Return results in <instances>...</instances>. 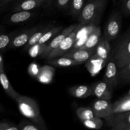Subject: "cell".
<instances>
[{
  "label": "cell",
  "mask_w": 130,
  "mask_h": 130,
  "mask_svg": "<svg viewBox=\"0 0 130 130\" xmlns=\"http://www.w3.org/2000/svg\"><path fill=\"white\" fill-rule=\"evenodd\" d=\"M0 130H20L19 126L6 120L0 121Z\"/></svg>",
  "instance_id": "32"
},
{
  "label": "cell",
  "mask_w": 130,
  "mask_h": 130,
  "mask_svg": "<svg viewBox=\"0 0 130 130\" xmlns=\"http://www.w3.org/2000/svg\"><path fill=\"white\" fill-rule=\"evenodd\" d=\"M119 69L115 62L110 58L106 66V70L104 76V81L108 84L110 88H113L118 85L119 82Z\"/></svg>",
  "instance_id": "10"
},
{
  "label": "cell",
  "mask_w": 130,
  "mask_h": 130,
  "mask_svg": "<svg viewBox=\"0 0 130 130\" xmlns=\"http://www.w3.org/2000/svg\"><path fill=\"white\" fill-rule=\"evenodd\" d=\"M36 67H37V65L36 64V63L35 64H34V63H32L29 67V73H30V74L32 75V76H36V77L37 74H38V72H39V71H35V70H34V69H36Z\"/></svg>",
  "instance_id": "35"
},
{
  "label": "cell",
  "mask_w": 130,
  "mask_h": 130,
  "mask_svg": "<svg viewBox=\"0 0 130 130\" xmlns=\"http://www.w3.org/2000/svg\"><path fill=\"white\" fill-rule=\"evenodd\" d=\"M4 111V108L3 107L2 105L0 104V112H3Z\"/></svg>",
  "instance_id": "39"
},
{
  "label": "cell",
  "mask_w": 130,
  "mask_h": 130,
  "mask_svg": "<svg viewBox=\"0 0 130 130\" xmlns=\"http://www.w3.org/2000/svg\"><path fill=\"white\" fill-rule=\"evenodd\" d=\"M22 116L36 124L41 130H47L46 123L40 112L39 105L34 99L20 95L15 100Z\"/></svg>",
  "instance_id": "1"
},
{
  "label": "cell",
  "mask_w": 130,
  "mask_h": 130,
  "mask_svg": "<svg viewBox=\"0 0 130 130\" xmlns=\"http://www.w3.org/2000/svg\"><path fill=\"white\" fill-rule=\"evenodd\" d=\"M47 45H48V43L40 44L38 43L29 48L28 50L29 55L31 57H36L38 55H41L46 49Z\"/></svg>",
  "instance_id": "30"
},
{
  "label": "cell",
  "mask_w": 130,
  "mask_h": 130,
  "mask_svg": "<svg viewBox=\"0 0 130 130\" xmlns=\"http://www.w3.org/2000/svg\"><path fill=\"white\" fill-rule=\"evenodd\" d=\"M72 0H56V5L60 10H65L70 6Z\"/></svg>",
  "instance_id": "33"
},
{
  "label": "cell",
  "mask_w": 130,
  "mask_h": 130,
  "mask_svg": "<svg viewBox=\"0 0 130 130\" xmlns=\"http://www.w3.org/2000/svg\"><path fill=\"white\" fill-rule=\"evenodd\" d=\"M122 10L126 15H130V0H121Z\"/></svg>",
  "instance_id": "34"
},
{
  "label": "cell",
  "mask_w": 130,
  "mask_h": 130,
  "mask_svg": "<svg viewBox=\"0 0 130 130\" xmlns=\"http://www.w3.org/2000/svg\"><path fill=\"white\" fill-rule=\"evenodd\" d=\"M14 0H0V10L5 7L6 5H8L10 3L12 2Z\"/></svg>",
  "instance_id": "36"
},
{
  "label": "cell",
  "mask_w": 130,
  "mask_h": 130,
  "mask_svg": "<svg viewBox=\"0 0 130 130\" xmlns=\"http://www.w3.org/2000/svg\"><path fill=\"white\" fill-rule=\"evenodd\" d=\"M127 95H128V96H130V90L128 91V93H127Z\"/></svg>",
  "instance_id": "41"
},
{
  "label": "cell",
  "mask_w": 130,
  "mask_h": 130,
  "mask_svg": "<svg viewBox=\"0 0 130 130\" xmlns=\"http://www.w3.org/2000/svg\"><path fill=\"white\" fill-rule=\"evenodd\" d=\"M62 26H58L55 27H51L44 35L42 36L40 40L39 41L38 43L40 44H44V43H48V41L50 39H53L57 34L60 32L62 30Z\"/></svg>",
  "instance_id": "27"
},
{
  "label": "cell",
  "mask_w": 130,
  "mask_h": 130,
  "mask_svg": "<svg viewBox=\"0 0 130 130\" xmlns=\"http://www.w3.org/2000/svg\"><path fill=\"white\" fill-rule=\"evenodd\" d=\"M129 130H130V128H129Z\"/></svg>",
  "instance_id": "43"
},
{
  "label": "cell",
  "mask_w": 130,
  "mask_h": 130,
  "mask_svg": "<svg viewBox=\"0 0 130 130\" xmlns=\"http://www.w3.org/2000/svg\"><path fill=\"white\" fill-rule=\"evenodd\" d=\"M86 4V0H72L71 3V13L72 17L78 19Z\"/></svg>",
  "instance_id": "25"
},
{
  "label": "cell",
  "mask_w": 130,
  "mask_h": 130,
  "mask_svg": "<svg viewBox=\"0 0 130 130\" xmlns=\"http://www.w3.org/2000/svg\"><path fill=\"white\" fill-rule=\"evenodd\" d=\"M39 27L36 26L34 27L27 29V30H22L20 32L17 33L16 32L9 46V49H16V48L25 46L30 37L38 29H39Z\"/></svg>",
  "instance_id": "9"
},
{
  "label": "cell",
  "mask_w": 130,
  "mask_h": 130,
  "mask_svg": "<svg viewBox=\"0 0 130 130\" xmlns=\"http://www.w3.org/2000/svg\"><path fill=\"white\" fill-rule=\"evenodd\" d=\"M34 14V13L31 11H15L9 17L8 22L10 24H20L31 19Z\"/></svg>",
  "instance_id": "20"
},
{
  "label": "cell",
  "mask_w": 130,
  "mask_h": 130,
  "mask_svg": "<svg viewBox=\"0 0 130 130\" xmlns=\"http://www.w3.org/2000/svg\"><path fill=\"white\" fill-rule=\"evenodd\" d=\"M42 3L39 2L38 0H22L18 2L14 6L13 11H31L33 9H35L40 6Z\"/></svg>",
  "instance_id": "21"
},
{
  "label": "cell",
  "mask_w": 130,
  "mask_h": 130,
  "mask_svg": "<svg viewBox=\"0 0 130 130\" xmlns=\"http://www.w3.org/2000/svg\"><path fill=\"white\" fill-rule=\"evenodd\" d=\"M55 1H56V0H46L45 2L47 3V4H48V5H50L51 3H52L53 2H54Z\"/></svg>",
  "instance_id": "38"
},
{
  "label": "cell",
  "mask_w": 130,
  "mask_h": 130,
  "mask_svg": "<svg viewBox=\"0 0 130 130\" xmlns=\"http://www.w3.org/2000/svg\"><path fill=\"white\" fill-rule=\"evenodd\" d=\"M130 111V96L126 95L113 103V113H123Z\"/></svg>",
  "instance_id": "22"
},
{
  "label": "cell",
  "mask_w": 130,
  "mask_h": 130,
  "mask_svg": "<svg viewBox=\"0 0 130 130\" xmlns=\"http://www.w3.org/2000/svg\"><path fill=\"white\" fill-rule=\"evenodd\" d=\"M106 125L113 130H129L130 128V111L113 114L105 119Z\"/></svg>",
  "instance_id": "6"
},
{
  "label": "cell",
  "mask_w": 130,
  "mask_h": 130,
  "mask_svg": "<svg viewBox=\"0 0 130 130\" xmlns=\"http://www.w3.org/2000/svg\"><path fill=\"white\" fill-rule=\"evenodd\" d=\"M122 26V18L120 13L115 12L110 17L104 29V38L110 41L116 39L120 33Z\"/></svg>",
  "instance_id": "4"
},
{
  "label": "cell",
  "mask_w": 130,
  "mask_h": 130,
  "mask_svg": "<svg viewBox=\"0 0 130 130\" xmlns=\"http://www.w3.org/2000/svg\"><path fill=\"white\" fill-rule=\"evenodd\" d=\"M119 81L123 83H130V61L123 68L119 69Z\"/></svg>",
  "instance_id": "29"
},
{
  "label": "cell",
  "mask_w": 130,
  "mask_h": 130,
  "mask_svg": "<svg viewBox=\"0 0 130 130\" xmlns=\"http://www.w3.org/2000/svg\"><path fill=\"white\" fill-rule=\"evenodd\" d=\"M76 113L81 122L91 119L95 116V114L91 107L77 108L76 110Z\"/></svg>",
  "instance_id": "26"
},
{
  "label": "cell",
  "mask_w": 130,
  "mask_h": 130,
  "mask_svg": "<svg viewBox=\"0 0 130 130\" xmlns=\"http://www.w3.org/2000/svg\"><path fill=\"white\" fill-rule=\"evenodd\" d=\"M107 61L95 53L86 61L85 63V67L91 76H95L107 66Z\"/></svg>",
  "instance_id": "11"
},
{
  "label": "cell",
  "mask_w": 130,
  "mask_h": 130,
  "mask_svg": "<svg viewBox=\"0 0 130 130\" xmlns=\"http://www.w3.org/2000/svg\"><path fill=\"white\" fill-rule=\"evenodd\" d=\"M47 63L50 66H55V67H71V66H79L83 64V63L74 60L71 58L66 57H57L52 59L47 60Z\"/></svg>",
  "instance_id": "17"
},
{
  "label": "cell",
  "mask_w": 130,
  "mask_h": 130,
  "mask_svg": "<svg viewBox=\"0 0 130 130\" xmlns=\"http://www.w3.org/2000/svg\"><path fill=\"white\" fill-rule=\"evenodd\" d=\"M54 73V69L50 66L46 65L39 68V72L36 76V78L39 82L42 83L48 84L52 81Z\"/></svg>",
  "instance_id": "19"
},
{
  "label": "cell",
  "mask_w": 130,
  "mask_h": 130,
  "mask_svg": "<svg viewBox=\"0 0 130 130\" xmlns=\"http://www.w3.org/2000/svg\"><path fill=\"white\" fill-rule=\"evenodd\" d=\"M38 1H39V2L42 3H43L45 2V1H46V0H38Z\"/></svg>",
  "instance_id": "40"
},
{
  "label": "cell",
  "mask_w": 130,
  "mask_h": 130,
  "mask_svg": "<svg viewBox=\"0 0 130 130\" xmlns=\"http://www.w3.org/2000/svg\"><path fill=\"white\" fill-rule=\"evenodd\" d=\"M93 95L99 99L110 100L112 98V89L106 82L103 80L92 85Z\"/></svg>",
  "instance_id": "13"
},
{
  "label": "cell",
  "mask_w": 130,
  "mask_h": 130,
  "mask_svg": "<svg viewBox=\"0 0 130 130\" xmlns=\"http://www.w3.org/2000/svg\"><path fill=\"white\" fill-rule=\"evenodd\" d=\"M1 53L0 52V72H1V71H5V69H4L3 58V56Z\"/></svg>",
  "instance_id": "37"
},
{
  "label": "cell",
  "mask_w": 130,
  "mask_h": 130,
  "mask_svg": "<svg viewBox=\"0 0 130 130\" xmlns=\"http://www.w3.org/2000/svg\"><path fill=\"white\" fill-rule=\"evenodd\" d=\"M16 32L8 33L4 31L3 29L0 27V52H3L6 50L9 49V46Z\"/></svg>",
  "instance_id": "24"
},
{
  "label": "cell",
  "mask_w": 130,
  "mask_h": 130,
  "mask_svg": "<svg viewBox=\"0 0 130 130\" xmlns=\"http://www.w3.org/2000/svg\"><path fill=\"white\" fill-rule=\"evenodd\" d=\"M71 95L76 98L84 99L93 95L92 85H77L69 88L68 90Z\"/></svg>",
  "instance_id": "15"
},
{
  "label": "cell",
  "mask_w": 130,
  "mask_h": 130,
  "mask_svg": "<svg viewBox=\"0 0 130 130\" xmlns=\"http://www.w3.org/2000/svg\"><path fill=\"white\" fill-rule=\"evenodd\" d=\"M0 84L6 95L15 101L20 95L14 90L5 71L0 72Z\"/></svg>",
  "instance_id": "16"
},
{
  "label": "cell",
  "mask_w": 130,
  "mask_h": 130,
  "mask_svg": "<svg viewBox=\"0 0 130 130\" xmlns=\"http://www.w3.org/2000/svg\"><path fill=\"white\" fill-rule=\"evenodd\" d=\"M78 24H74L72 25H69L67 27L65 28L63 30H61L58 34H57L54 38H53L52 40L50 41V42L48 43V45H47L46 48L44 50L43 53L41 55V57L43 58H46L47 56L51 53L53 50H54L55 48H57L58 46L63 41V39L68 36L74 29H76Z\"/></svg>",
  "instance_id": "7"
},
{
  "label": "cell",
  "mask_w": 130,
  "mask_h": 130,
  "mask_svg": "<svg viewBox=\"0 0 130 130\" xmlns=\"http://www.w3.org/2000/svg\"><path fill=\"white\" fill-rule=\"evenodd\" d=\"M52 27V25H46L44 27H41L40 29H38L29 39L27 44L24 46V50H29V48L34 46V44H37L40 40L41 38H42L43 35Z\"/></svg>",
  "instance_id": "23"
},
{
  "label": "cell",
  "mask_w": 130,
  "mask_h": 130,
  "mask_svg": "<svg viewBox=\"0 0 130 130\" xmlns=\"http://www.w3.org/2000/svg\"><path fill=\"white\" fill-rule=\"evenodd\" d=\"M20 130H41L36 124L32 121L22 119L18 124Z\"/></svg>",
  "instance_id": "31"
},
{
  "label": "cell",
  "mask_w": 130,
  "mask_h": 130,
  "mask_svg": "<svg viewBox=\"0 0 130 130\" xmlns=\"http://www.w3.org/2000/svg\"><path fill=\"white\" fill-rule=\"evenodd\" d=\"M91 1V0H86V3L88 2V1Z\"/></svg>",
  "instance_id": "42"
},
{
  "label": "cell",
  "mask_w": 130,
  "mask_h": 130,
  "mask_svg": "<svg viewBox=\"0 0 130 130\" xmlns=\"http://www.w3.org/2000/svg\"><path fill=\"white\" fill-rule=\"evenodd\" d=\"M96 53V47L91 49L85 50H75L72 51H69L63 54V57H69L77 62L85 63L90 58H91L94 54Z\"/></svg>",
  "instance_id": "12"
},
{
  "label": "cell",
  "mask_w": 130,
  "mask_h": 130,
  "mask_svg": "<svg viewBox=\"0 0 130 130\" xmlns=\"http://www.w3.org/2000/svg\"><path fill=\"white\" fill-rule=\"evenodd\" d=\"M101 30L99 26H95L93 30L91 31L88 37L83 45L77 49L85 50L95 48L101 40ZM76 49V50H77Z\"/></svg>",
  "instance_id": "14"
},
{
  "label": "cell",
  "mask_w": 130,
  "mask_h": 130,
  "mask_svg": "<svg viewBox=\"0 0 130 130\" xmlns=\"http://www.w3.org/2000/svg\"><path fill=\"white\" fill-rule=\"evenodd\" d=\"M107 0H91L86 2L78 17L79 24L83 25L95 24L106 7Z\"/></svg>",
  "instance_id": "2"
},
{
  "label": "cell",
  "mask_w": 130,
  "mask_h": 130,
  "mask_svg": "<svg viewBox=\"0 0 130 130\" xmlns=\"http://www.w3.org/2000/svg\"><path fill=\"white\" fill-rule=\"evenodd\" d=\"M96 54L109 62L111 58V48L109 41L102 38L96 46Z\"/></svg>",
  "instance_id": "18"
},
{
  "label": "cell",
  "mask_w": 130,
  "mask_h": 130,
  "mask_svg": "<svg viewBox=\"0 0 130 130\" xmlns=\"http://www.w3.org/2000/svg\"><path fill=\"white\" fill-rule=\"evenodd\" d=\"M92 109L95 116L100 118L107 119L111 116L113 113V103L110 100L98 99L91 105Z\"/></svg>",
  "instance_id": "8"
},
{
  "label": "cell",
  "mask_w": 130,
  "mask_h": 130,
  "mask_svg": "<svg viewBox=\"0 0 130 130\" xmlns=\"http://www.w3.org/2000/svg\"><path fill=\"white\" fill-rule=\"evenodd\" d=\"M83 26V25L79 24L78 26L76 27V29L73 30L69 35L67 37H66L63 41L60 43L59 46L57 48L52 51L45 59L50 60L52 58H57V57H61L67 53V52L70 50L72 46H74V43L76 41V36H77V32L79 28H81Z\"/></svg>",
  "instance_id": "5"
},
{
  "label": "cell",
  "mask_w": 130,
  "mask_h": 130,
  "mask_svg": "<svg viewBox=\"0 0 130 130\" xmlns=\"http://www.w3.org/2000/svg\"><path fill=\"white\" fill-rule=\"evenodd\" d=\"M82 123L85 127L90 129H100L104 126V122L102 120V118L95 116L91 119L83 121Z\"/></svg>",
  "instance_id": "28"
},
{
  "label": "cell",
  "mask_w": 130,
  "mask_h": 130,
  "mask_svg": "<svg viewBox=\"0 0 130 130\" xmlns=\"http://www.w3.org/2000/svg\"><path fill=\"white\" fill-rule=\"evenodd\" d=\"M113 60L115 62L118 69L123 68L130 61V34L124 38L114 50Z\"/></svg>",
  "instance_id": "3"
}]
</instances>
